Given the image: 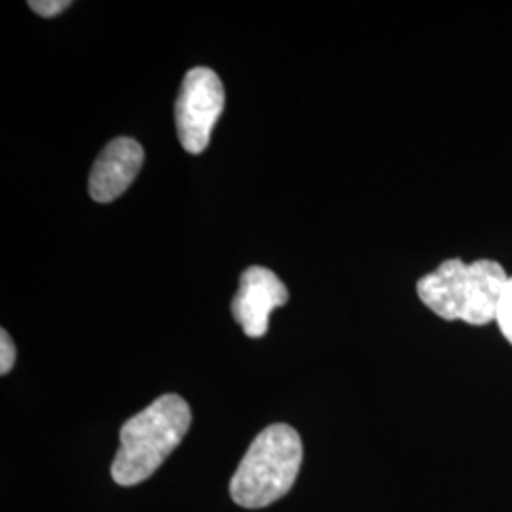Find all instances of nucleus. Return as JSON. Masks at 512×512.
<instances>
[{"instance_id":"obj_1","label":"nucleus","mask_w":512,"mask_h":512,"mask_svg":"<svg viewBox=\"0 0 512 512\" xmlns=\"http://www.w3.org/2000/svg\"><path fill=\"white\" fill-rule=\"evenodd\" d=\"M192 412L183 397L169 393L129 418L120 431V448L110 475L120 486H137L154 475L183 442Z\"/></svg>"},{"instance_id":"obj_2","label":"nucleus","mask_w":512,"mask_h":512,"mask_svg":"<svg viewBox=\"0 0 512 512\" xmlns=\"http://www.w3.org/2000/svg\"><path fill=\"white\" fill-rule=\"evenodd\" d=\"M304 458L302 439L291 425L274 423L249 446L230 482V495L243 509H264L289 494Z\"/></svg>"},{"instance_id":"obj_3","label":"nucleus","mask_w":512,"mask_h":512,"mask_svg":"<svg viewBox=\"0 0 512 512\" xmlns=\"http://www.w3.org/2000/svg\"><path fill=\"white\" fill-rule=\"evenodd\" d=\"M224 110V86L219 74L207 67H194L184 76L175 103L177 135L186 152L202 154Z\"/></svg>"},{"instance_id":"obj_4","label":"nucleus","mask_w":512,"mask_h":512,"mask_svg":"<svg viewBox=\"0 0 512 512\" xmlns=\"http://www.w3.org/2000/svg\"><path fill=\"white\" fill-rule=\"evenodd\" d=\"M287 300L289 291L272 270L251 266L239 279L232 315L249 338H262L268 332L272 311L285 306Z\"/></svg>"},{"instance_id":"obj_5","label":"nucleus","mask_w":512,"mask_h":512,"mask_svg":"<svg viewBox=\"0 0 512 512\" xmlns=\"http://www.w3.org/2000/svg\"><path fill=\"white\" fill-rule=\"evenodd\" d=\"M145 162V150L129 137L110 141L93 164L90 196L97 203L114 202L135 181Z\"/></svg>"},{"instance_id":"obj_6","label":"nucleus","mask_w":512,"mask_h":512,"mask_svg":"<svg viewBox=\"0 0 512 512\" xmlns=\"http://www.w3.org/2000/svg\"><path fill=\"white\" fill-rule=\"evenodd\" d=\"M469 262L463 258H448L423 275L416 283V293L421 304L444 321H463L467 298Z\"/></svg>"},{"instance_id":"obj_7","label":"nucleus","mask_w":512,"mask_h":512,"mask_svg":"<svg viewBox=\"0 0 512 512\" xmlns=\"http://www.w3.org/2000/svg\"><path fill=\"white\" fill-rule=\"evenodd\" d=\"M511 274L494 258H476L469 262L467 298L463 321L469 327L495 325V315Z\"/></svg>"},{"instance_id":"obj_8","label":"nucleus","mask_w":512,"mask_h":512,"mask_svg":"<svg viewBox=\"0 0 512 512\" xmlns=\"http://www.w3.org/2000/svg\"><path fill=\"white\" fill-rule=\"evenodd\" d=\"M495 327L505 338V342L512 348V274L507 283V289L503 293V298L499 302L497 315H495Z\"/></svg>"},{"instance_id":"obj_9","label":"nucleus","mask_w":512,"mask_h":512,"mask_svg":"<svg viewBox=\"0 0 512 512\" xmlns=\"http://www.w3.org/2000/svg\"><path fill=\"white\" fill-rule=\"evenodd\" d=\"M16 363V346L6 330H0V374L6 376Z\"/></svg>"},{"instance_id":"obj_10","label":"nucleus","mask_w":512,"mask_h":512,"mask_svg":"<svg viewBox=\"0 0 512 512\" xmlns=\"http://www.w3.org/2000/svg\"><path fill=\"white\" fill-rule=\"evenodd\" d=\"M33 12L42 18H54L71 6V0H29L27 2Z\"/></svg>"}]
</instances>
